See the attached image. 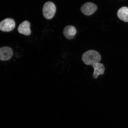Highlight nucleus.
<instances>
[{
  "label": "nucleus",
  "mask_w": 128,
  "mask_h": 128,
  "mask_svg": "<svg viewBox=\"0 0 128 128\" xmlns=\"http://www.w3.org/2000/svg\"><path fill=\"white\" fill-rule=\"evenodd\" d=\"M82 59L84 63L87 65H92L100 63L101 56L100 53L95 50H89L83 54Z\"/></svg>",
  "instance_id": "f257e3e1"
},
{
  "label": "nucleus",
  "mask_w": 128,
  "mask_h": 128,
  "mask_svg": "<svg viewBox=\"0 0 128 128\" xmlns=\"http://www.w3.org/2000/svg\"><path fill=\"white\" fill-rule=\"evenodd\" d=\"M56 11V6L54 3L48 1L45 3L43 6L42 13L45 18L50 20L53 18Z\"/></svg>",
  "instance_id": "f03ea898"
},
{
  "label": "nucleus",
  "mask_w": 128,
  "mask_h": 128,
  "mask_svg": "<svg viewBox=\"0 0 128 128\" xmlns=\"http://www.w3.org/2000/svg\"><path fill=\"white\" fill-rule=\"evenodd\" d=\"M15 21L11 18H7L0 22V30L4 32L12 31L15 28Z\"/></svg>",
  "instance_id": "7ed1b4c3"
},
{
  "label": "nucleus",
  "mask_w": 128,
  "mask_h": 128,
  "mask_svg": "<svg viewBox=\"0 0 128 128\" xmlns=\"http://www.w3.org/2000/svg\"><path fill=\"white\" fill-rule=\"evenodd\" d=\"M97 8L96 5L94 3L88 2L82 6L81 10L84 15L89 16L93 14L97 10Z\"/></svg>",
  "instance_id": "20e7f679"
},
{
  "label": "nucleus",
  "mask_w": 128,
  "mask_h": 128,
  "mask_svg": "<svg viewBox=\"0 0 128 128\" xmlns=\"http://www.w3.org/2000/svg\"><path fill=\"white\" fill-rule=\"evenodd\" d=\"M13 55V52L10 47L6 46L0 48V60L6 61L11 58Z\"/></svg>",
  "instance_id": "39448f33"
},
{
  "label": "nucleus",
  "mask_w": 128,
  "mask_h": 128,
  "mask_svg": "<svg viewBox=\"0 0 128 128\" xmlns=\"http://www.w3.org/2000/svg\"><path fill=\"white\" fill-rule=\"evenodd\" d=\"M30 24L28 21L25 20L20 24L18 28V30L20 34L28 36L31 34Z\"/></svg>",
  "instance_id": "423d86ee"
},
{
  "label": "nucleus",
  "mask_w": 128,
  "mask_h": 128,
  "mask_svg": "<svg viewBox=\"0 0 128 128\" xmlns=\"http://www.w3.org/2000/svg\"><path fill=\"white\" fill-rule=\"evenodd\" d=\"M76 30L74 26L68 25L64 28L63 34L67 39L71 40L74 38L76 34Z\"/></svg>",
  "instance_id": "0eeeda50"
},
{
  "label": "nucleus",
  "mask_w": 128,
  "mask_h": 128,
  "mask_svg": "<svg viewBox=\"0 0 128 128\" xmlns=\"http://www.w3.org/2000/svg\"><path fill=\"white\" fill-rule=\"evenodd\" d=\"M94 71L92 76L94 79H96L100 75L104 74L105 71L104 66V64L100 63H98L93 65Z\"/></svg>",
  "instance_id": "6e6552de"
},
{
  "label": "nucleus",
  "mask_w": 128,
  "mask_h": 128,
  "mask_svg": "<svg viewBox=\"0 0 128 128\" xmlns=\"http://www.w3.org/2000/svg\"><path fill=\"white\" fill-rule=\"evenodd\" d=\"M117 15L121 20L128 22V8L123 7L120 8L118 11Z\"/></svg>",
  "instance_id": "1a4fd4ad"
}]
</instances>
